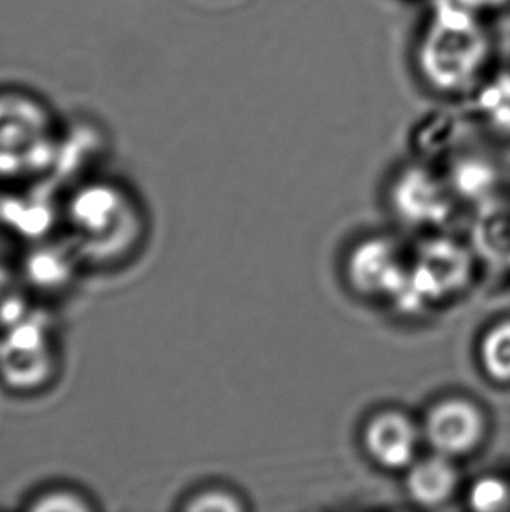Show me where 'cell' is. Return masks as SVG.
<instances>
[{
  "label": "cell",
  "mask_w": 510,
  "mask_h": 512,
  "mask_svg": "<svg viewBox=\"0 0 510 512\" xmlns=\"http://www.w3.org/2000/svg\"><path fill=\"white\" fill-rule=\"evenodd\" d=\"M60 229L86 270L114 271L144 252L151 217L125 180L86 175L60 201Z\"/></svg>",
  "instance_id": "1"
},
{
  "label": "cell",
  "mask_w": 510,
  "mask_h": 512,
  "mask_svg": "<svg viewBox=\"0 0 510 512\" xmlns=\"http://www.w3.org/2000/svg\"><path fill=\"white\" fill-rule=\"evenodd\" d=\"M493 51L484 14L456 0H439L414 44V70L434 93L469 95L488 76Z\"/></svg>",
  "instance_id": "2"
},
{
  "label": "cell",
  "mask_w": 510,
  "mask_h": 512,
  "mask_svg": "<svg viewBox=\"0 0 510 512\" xmlns=\"http://www.w3.org/2000/svg\"><path fill=\"white\" fill-rule=\"evenodd\" d=\"M62 146L48 111L32 98L0 95V180L27 186L51 177Z\"/></svg>",
  "instance_id": "3"
},
{
  "label": "cell",
  "mask_w": 510,
  "mask_h": 512,
  "mask_svg": "<svg viewBox=\"0 0 510 512\" xmlns=\"http://www.w3.org/2000/svg\"><path fill=\"white\" fill-rule=\"evenodd\" d=\"M60 338L44 317L30 308L0 331V385L16 395L48 392L62 373Z\"/></svg>",
  "instance_id": "4"
},
{
  "label": "cell",
  "mask_w": 510,
  "mask_h": 512,
  "mask_svg": "<svg viewBox=\"0 0 510 512\" xmlns=\"http://www.w3.org/2000/svg\"><path fill=\"white\" fill-rule=\"evenodd\" d=\"M21 282L28 296H62L76 284L77 273L86 270L76 252L62 238L53 240L51 236L41 242L30 243L25 256L16 264Z\"/></svg>",
  "instance_id": "5"
},
{
  "label": "cell",
  "mask_w": 510,
  "mask_h": 512,
  "mask_svg": "<svg viewBox=\"0 0 510 512\" xmlns=\"http://www.w3.org/2000/svg\"><path fill=\"white\" fill-rule=\"evenodd\" d=\"M484 416L474 402L446 399L430 409L425 437L432 450L455 458L476 450L484 437Z\"/></svg>",
  "instance_id": "6"
},
{
  "label": "cell",
  "mask_w": 510,
  "mask_h": 512,
  "mask_svg": "<svg viewBox=\"0 0 510 512\" xmlns=\"http://www.w3.org/2000/svg\"><path fill=\"white\" fill-rule=\"evenodd\" d=\"M348 277L353 287L366 296H399L407 284V273L397 250L381 238L360 243L348 261Z\"/></svg>",
  "instance_id": "7"
},
{
  "label": "cell",
  "mask_w": 510,
  "mask_h": 512,
  "mask_svg": "<svg viewBox=\"0 0 510 512\" xmlns=\"http://www.w3.org/2000/svg\"><path fill=\"white\" fill-rule=\"evenodd\" d=\"M392 200L400 219L414 226L441 224L451 212L444 186L421 168H411L400 175L393 187Z\"/></svg>",
  "instance_id": "8"
},
{
  "label": "cell",
  "mask_w": 510,
  "mask_h": 512,
  "mask_svg": "<svg viewBox=\"0 0 510 512\" xmlns=\"http://www.w3.org/2000/svg\"><path fill=\"white\" fill-rule=\"evenodd\" d=\"M418 441V429L399 411L378 413L364 430V446L369 457L390 471H399L413 464Z\"/></svg>",
  "instance_id": "9"
},
{
  "label": "cell",
  "mask_w": 510,
  "mask_h": 512,
  "mask_svg": "<svg viewBox=\"0 0 510 512\" xmlns=\"http://www.w3.org/2000/svg\"><path fill=\"white\" fill-rule=\"evenodd\" d=\"M467 273L469 261L465 252L451 243L439 242L423 250L411 284L416 294L432 298L458 289Z\"/></svg>",
  "instance_id": "10"
},
{
  "label": "cell",
  "mask_w": 510,
  "mask_h": 512,
  "mask_svg": "<svg viewBox=\"0 0 510 512\" xmlns=\"http://www.w3.org/2000/svg\"><path fill=\"white\" fill-rule=\"evenodd\" d=\"M0 222L11 235L23 236L27 245L49 238V231L60 228V203L51 205L37 194H16L0 203Z\"/></svg>",
  "instance_id": "11"
},
{
  "label": "cell",
  "mask_w": 510,
  "mask_h": 512,
  "mask_svg": "<svg viewBox=\"0 0 510 512\" xmlns=\"http://www.w3.org/2000/svg\"><path fill=\"white\" fill-rule=\"evenodd\" d=\"M406 486L411 499L420 506H441L455 493L458 471L451 458L435 453L409 469Z\"/></svg>",
  "instance_id": "12"
},
{
  "label": "cell",
  "mask_w": 510,
  "mask_h": 512,
  "mask_svg": "<svg viewBox=\"0 0 510 512\" xmlns=\"http://www.w3.org/2000/svg\"><path fill=\"white\" fill-rule=\"evenodd\" d=\"M472 95L484 125L510 139V67L491 69Z\"/></svg>",
  "instance_id": "13"
},
{
  "label": "cell",
  "mask_w": 510,
  "mask_h": 512,
  "mask_svg": "<svg viewBox=\"0 0 510 512\" xmlns=\"http://www.w3.org/2000/svg\"><path fill=\"white\" fill-rule=\"evenodd\" d=\"M20 507L30 512H93L100 509V504L83 486L49 481L28 493Z\"/></svg>",
  "instance_id": "14"
},
{
  "label": "cell",
  "mask_w": 510,
  "mask_h": 512,
  "mask_svg": "<svg viewBox=\"0 0 510 512\" xmlns=\"http://www.w3.org/2000/svg\"><path fill=\"white\" fill-rule=\"evenodd\" d=\"M481 364L491 380L510 383V320L500 322L484 334Z\"/></svg>",
  "instance_id": "15"
},
{
  "label": "cell",
  "mask_w": 510,
  "mask_h": 512,
  "mask_svg": "<svg viewBox=\"0 0 510 512\" xmlns=\"http://www.w3.org/2000/svg\"><path fill=\"white\" fill-rule=\"evenodd\" d=\"M30 310V296L16 264L0 259V331Z\"/></svg>",
  "instance_id": "16"
},
{
  "label": "cell",
  "mask_w": 510,
  "mask_h": 512,
  "mask_svg": "<svg viewBox=\"0 0 510 512\" xmlns=\"http://www.w3.org/2000/svg\"><path fill=\"white\" fill-rule=\"evenodd\" d=\"M245 509L240 497L222 486H200L180 497L177 511L238 512Z\"/></svg>",
  "instance_id": "17"
},
{
  "label": "cell",
  "mask_w": 510,
  "mask_h": 512,
  "mask_svg": "<svg viewBox=\"0 0 510 512\" xmlns=\"http://www.w3.org/2000/svg\"><path fill=\"white\" fill-rule=\"evenodd\" d=\"M456 189L465 196H483L495 182L493 168L477 158L463 160L453 168Z\"/></svg>",
  "instance_id": "18"
},
{
  "label": "cell",
  "mask_w": 510,
  "mask_h": 512,
  "mask_svg": "<svg viewBox=\"0 0 510 512\" xmlns=\"http://www.w3.org/2000/svg\"><path fill=\"white\" fill-rule=\"evenodd\" d=\"M510 504V488L498 478L479 479L470 490V506L477 511H504Z\"/></svg>",
  "instance_id": "19"
},
{
  "label": "cell",
  "mask_w": 510,
  "mask_h": 512,
  "mask_svg": "<svg viewBox=\"0 0 510 512\" xmlns=\"http://www.w3.org/2000/svg\"><path fill=\"white\" fill-rule=\"evenodd\" d=\"M456 2L474 9V11L484 14V16L504 11V9H509L510 7V0H456Z\"/></svg>",
  "instance_id": "20"
}]
</instances>
